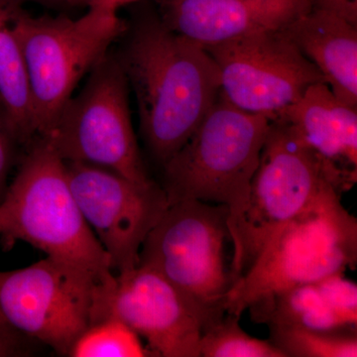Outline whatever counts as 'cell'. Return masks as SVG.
<instances>
[{"label": "cell", "mask_w": 357, "mask_h": 357, "mask_svg": "<svg viewBox=\"0 0 357 357\" xmlns=\"http://www.w3.org/2000/svg\"><path fill=\"white\" fill-rule=\"evenodd\" d=\"M96 321L114 317L147 342L151 356L199 357L201 338L222 319L147 265L114 274L98 288Z\"/></svg>", "instance_id": "30bf717a"}, {"label": "cell", "mask_w": 357, "mask_h": 357, "mask_svg": "<svg viewBox=\"0 0 357 357\" xmlns=\"http://www.w3.org/2000/svg\"><path fill=\"white\" fill-rule=\"evenodd\" d=\"M159 18L203 47L278 31L307 13L312 0H158Z\"/></svg>", "instance_id": "4fadbf2b"}, {"label": "cell", "mask_w": 357, "mask_h": 357, "mask_svg": "<svg viewBox=\"0 0 357 357\" xmlns=\"http://www.w3.org/2000/svg\"><path fill=\"white\" fill-rule=\"evenodd\" d=\"M72 357L151 356L141 337L130 326L114 317L96 321L70 347Z\"/></svg>", "instance_id": "ac0fdd59"}, {"label": "cell", "mask_w": 357, "mask_h": 357, "mask_svg": "<svg viewBox=\"0 0 357 357\" xmlns=\"http://www.w3.org/2000/svg\"><path fill=\"white\" fill-rule=\"evenodd\" d=\"M128 88L119 56L107 53L89 72L82 91L66 102L43 139L65 162L100 167L149 184L131 121Z\"/></svg>", "instance_id": "52a82bcc"}, {"label": "cell", "mask_w": 357, "mask_h": 357, "mask_svg": "<svg viewBox=\"0 0 357 357\" xmlns=\"http://www.w3.org/2000/svg\"><path fill=\"white\" fill-rule=\"evenodd\" d=\"M119 58L135 93L143 140L163 166L220 98L217 66L204 47L158 15L136 25Z\"/></svg>", "instance_id": "6da1fadb"}, {"label": "cell", "mask_w": 357, "mask_h": 357, "mask_svg": "<svg viewBox=\"0 0 357 357\" xmlns=\"http://www.w3.org/2000/svg\"><path fill=\"white\" fill-rule=\"evenodd\" d=\"M271 122L220 96L191 137L163 165L162 188L169 204L188 199L223 204L231 237L248 208Z\"/></svg>", "instance_id": "3957f363"}, {"label": "cell", "mask_w": 357, "mask_h": 357, "mask_svg": "<svg viewBox=\"0 0 357 357\" xmlns=\"http://www.w3.org/2000/svg\"><path fill=\"white\" fill-rule=\"evenodd\" d=\"M283 31L338 100L357 109V25L312 7Z\"/></svg>", "instance_id": "2e32d148"}, {"label": "cell", "mask_w": 357, "mask_h": 357, "mask_svg": "<svg viewBox=\"0 0 357 357\" xmlns=\"http://www.w3.org/2000/svg\"><path fill=\"white\" fill-rule=\"evenodd\" d=\"M276 119L354 187L357 180V110L338 100L324 82L307 89Z\"/></svg>", "instance_id": "5bb4252c"}, {"label": "cell", "mask_w": 357, "mask_h": 357, "mask_svg": "<svg viewBox=\"0 0 357 357\" xmlns=\"http://www.w3.org/2000/svg\"><path fill=\"white\" fill-rule=\"evenodd\" d=\"M199 349L204 357H287L271 340L248 335L238 317L229 314L204 333Z\"/></svg>", "instance_id": "ffe728a7"}, {"label": "cell", "mask_w": 357, "mask_h": 357, "mask_svg": "<svg viewBox=\"0 0 357 357\" xmlns=\"http://www.w3.org/2000/svg\"><path fill=\"white\" fill-rule=\"evenodd\" d=\"M117 11L98 3L77 20L33 17L14 4L13 29L27 67L37 138L50 131L82 77L126 31Z\"/></svg>", "instance_id": "5b68a950"}, {"label": "cell", "mask_w": 357, "mask_h": 357, "mask_svg": "<svg viewBox=\"0 0 357 357\" xmlns=\"http://www.w3.org/2000/svg\"><path fill=\"white\" fill-rule=\"evenodd\" d=\"M229 217L223 204L197 199L169 204L143 243L139 264L153 268L199 306L225 316L234 283L225 263Z\"/></svg>", "instance_id": "ba28073f"}, {"label": "cell", "mask_w": 357, "mask_h": 357, "mask_svg": "<svg viewBox=\"0 0 357 357\" xmlns=\"http://www.w3.org/2000/svg\"><path fill=\"white\" fill-rule=\"evenodd\" d=\"M10 0H0V102L20 145L37 139L31 89L22 48L13 29Z\"/></svg>", "instance_id": "e0dca14e"}, {"label": "cell", "mask_w": 357, "mask_h": 357, "mask_svg": "<svg viewBox=\"0 0 357 357\" xmlns=\"http://www.w3.org/2000/svg\"><path fill=\"white\" fill-rule=\"evenodd\" d=\"M328 190L268 239L227 296V314L241 318L258 301L302 284L354 269L357 222Z\"/></svg>", "instance_id": "277c9868"}, {"label": "cell", "mask_w": 357, "mask_h": 357, "mask_svg": "<svg viewBox=\"0 0 357 357\" xmlns=\"http://www.w3.org/2000/svg\"><path fill=\"white\" fill-rule=\"evenodd\" d=\"M31 342L20 333L14 332L0 319V357L30 356L32 354Z\"/></svg>", "instance_id": "7402d4cb"}, {"label": "cell", "mask_w": 357, "mask_h": 357, "mask_svg": "<svg viewBox=\"0 0 357 357\" xmlns=\"http://www.w3.org/2000/svg\"><path fill=\"white\" fill-rule=\"evenodd\" d=\"M331 189L342 194L351 185L307 146L287 122L272 121L251 183L248 208L230 237L234 282L248 271L281 225Z\"/></svg>", "instance_id": "8992f818"}, {"label": "cell", "mask_w": 357, "mask_h": 357, "mask_svg": "<svg viewBox=\"0 0 357 357\" xmlns=\"http://www.w3.org/2000/svg\"><path fill=\"white\" fill-rule=\"evenodd\" d=\"M312 7L328 11L357 25V0H312Z\"/></svg>", "instance_id": "603a6c76"}, {"label": "cell", "mask_w": 357, "mask_h": 357, "mask_svg": "<svg viewBox=\"0 0 357 357\" xmlns=\"http://www.w3.org/2000/svg\"><path fill=\"white\" fill-rule=\"evenodd\" d=\"M255 323L337 333L357 325V286L344 273L302 284L248 307Z\"/></svg>", "instance_id": "9a60e30c"}, {"label": "cell", "mask_w": 357, "mask_h": 357, "mask_svg": "<svg viewBox=\"0 0 357 357\" xmlns=\"http://www.w3.org/2000/svg\"><path fill=\"white\" fill-rule=\"evenodd\" d=\"M65 1L72 4H86V6H91L98 3L100 0H65Z\"/></svg>", "instance_id": "d4e9b609"}, {"label": "cell", "mask_w": 357, "mask_h": 357, "mask_svg": "<svg viewBox=\"0 0 357 357\" xmlns=\"http://www.w3.org/2000/svg\"><path fill=\"white\" fill-rule=\"evenodd\" d=\"M0 236L22 241L105 284L114 276L109 256L73 196L64 160L43 138L30 144L0 202Z\"/></svg>", "instance_id": "7a4b0ae2"}, {"label": "cell", "mask_w": 357, "mask_h": 357, "mask_svg": "<svg viewBox=\"0 0 357 357\" xmlns=\"http://www.w3.org/2000/svg\"><path fill=\"white\" fill-rule=\"evenodd\" d=\"M141 1V0H100L98 3H105L107 6L114 7L119 10L121 7L128 6V4L134 3V2Z\"/></svg>", "instance_id": "cb8c5ba5"}, {"label": "cell", "mask_w": 357, "mask_h": 357, "mask_svg": "<svg viewBox=\"0 0 357 357\" xmlns=\"http://www.w3.org/2000/svg\"><path fill=\"white\" fill-rule=\"evenodd\" d=\"M272 344L296 357H356V333H326L302 328H270Z\"/></svg>", "instance_id": "d6986e66"}, {"label": "cell", "mask_w": 357, "mask_h": 357, "mask_svg": "<svg viewBox=\"0 0 357 357\" xmlns=\"http://www.w3.org/2000/svg\"><path fill=\"white\" fill-rule=\"evenodd\" d=\"M65 164L73 196L109 256L114 273L138 266L145 239L169 206L163 188L89 164Z\"/></svg>", "instance_id": "7c38bea8"}, {"label": "cell", "mask_w": 357, "mask_h": 357, "mask_svg": "<svg viewBox=\"0 0 357 357\" xmlns=\"http://www.w3.org/2000/svg\"><path fill=\"white\" fill-rule=\"evenodd\" d=\"M220 76V96L237 109L272 121L312 84L326 83L283 30L204 47Z\"/></svg>", "instance_id": "8fae6325"}, {"label": "cell", "mask_w": 357, "mask_h": 357, "mask_svg": "<svg viewBox=\"0 0 357 357\" xmlns=\"http://www.w3.org/2000/svg\"><path fill=\"white\" fill-rule=\"evenodd\" d=\"M18 145L20 143L14 135L6 110L0 102V202L8 187L7 180L15 162Z\"/></svg>", "instance_id": "44dd1931"}, {"label": "cell", "mask_w": 357, "mask_h": 357, "mask_svg": "<svg viewBox=\"0 0 357 357\" xmlns=\"http://www.w3.org/2000/svg\"><path fill=\"white\" fill-rule=\"evenodd\" d=\"M88 272L46 256L13 271H0V319L30 342L69 356L96 323L98 288Z\"/></svg>", "instance_id": "9c48e42d"}]
</instances>
